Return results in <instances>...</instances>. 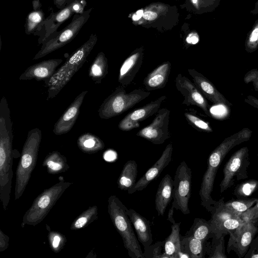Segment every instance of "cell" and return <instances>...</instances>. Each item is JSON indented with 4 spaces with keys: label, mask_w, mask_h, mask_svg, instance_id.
<instances>
[{
    "label": "cell",
    "mask_w": 258,
    "mask_h": 258,
    "mask_svg": "<svg viewBox=\"0 0 258 258\" xmlns=\"http://www.w3.org/2000/svg\"><path fill=\"white\" fill-rule=\"evenodd\" d=\"M245 103L258 109V99L252 95H248L244 99Z\"/></svg>",
    "instance_id": "46"
},
{
    "label": "cell",
    "mask_w": 258,
    "mask_h": 258,
    "mask_svg": "<svg viewBox=\"0 0 258 258\" xmlns=\"http://www.w3.org/2000/svg\"><path fill=\"white\" fill-rule=\"evenodd\" d=\"M143 11L142 10H140L137 11L136 13H135L132 19L134 21H137L139 20L143 15Z\"/></svg>",
    "instance_id": "51"
},
{
    "label": "cell",
    "mask_w": 258,
    "mask_h": 258,
    "mask_svg": "<svg viewBox=\"0 0 258 258\" xmlns=\"http://www.w3.org/2000/svg\"><path fill=\"white\" fill-rule=\"evenodd\" d=\"M127 208L114 195L108 199L107 211L115 228L121 236L123 245L132 258H144L139 241L127 216Z\"/></svg>",
    "instance_id": "4"
},
{
    "label": "cell",
    "mask_w": 258,
    "mask_h": 258,
    "mask_svg": "<svg viewBox=\"0 0 258 258\" xmlns=\"http://www.w3.org/2000/svg\"><path fill=\"white\" fill-rule=\"evenodd\" d=\"M258 233V227L250 221H244L237 228L229 233L227 252L234 251L239 258L244 257L250 242Z\"/></svg>",
    "instance_id": "13"
},
{
    "label": "cell",
    "mask_w": 258,
    "mask_h": 258,
    "mask_svg": "<svg viewBox=\"0 0 258 258\" xmlns=\"http://www.w3.org/2000/svg\"><path fill=\"white\" fill-rule=\"evenodd\" d=\"M71 8L74 14H82L87 5L85 0H71Z\"/></svg>",
    "instance_id": "44"
},
{
    "label": "cell",
    "mask_w": 258,
    "mask_h": 258,
    "mask_svg": "<svg viewBox=\"0 0 258 258\" xmlns=\"http://www.w3.org/2000/svg\"><path fill=\"white\" fill-rule=\"evenodd\" d=\"M41 4L39 0H34L32 2V6L33 10H38L41 9Z\"/></svg>",
    "instance_id": "52"
},
{
    "label": "cell",
    "mask_w": 258,
    "mask_h": 258,
    "mask_svg": "<svg viewBox=\"0 0 258 258\" xmlns=\"http://www.w3.org/2000/svg\"><path fill=\"white\" fill-rule=\"evenodd\" d=\"M257 156H258V153H257Z\"/></svg>",
    "instance_id": "56"
},
{
    "label": "cell",
    "mask_w": 258,
    "mask_h": 258,
    "mask_svg": "<svg viewBox=\"0 0 258 258\" xmlns=\"http://www.w3.org/2000/svg\"><path fill=\"white\" fill-rule=\"evenodd\" d=\"M184 115L188 123L198 130L206 133L213 132V129L208 122L191 113L185 112Z\"/></svg>",
    "instance_id": "39"
},
{
    "label": "cell",
    "mask_w": 258,
    "mask_h": 258,
    "mask_svg": "<svg viewBox=\"0 0 258 258\" xmlns=\"http://www.w3.org/2000/svg\"><path fill=\"white\" fill-rule=\"evenodd\" d=\"M138 173V166L134 160H129L124 165L118 178V187L122 190H128L136 183Z\"/></svg>",
    "instance_id": "26"
},
{
    "label": "cell",
    "mask_w": 258,
    "mask_h": 258,
    "mask_svg": "<svg viewBox=\"0 0 258 258\" xmlns=\"http://www.w3.org/2000/svg\"><path fill=\"white\" fill-rule=\"evenodd\" d=\"M173 180L166 174L161 180L155 196V209L159 216L164 214L166 207L172 199Z\"/></svg>",
    "instance_id": "24"
},
{
    "label": "cell",
    "mask_w": 258,
    "mask_h": 258,
    "mask_svg": "<svg viewBox=\"0 0 258 258\" xmlns=\"http://www.w3.org/2000/svg\"><path fill=\"white\" fill-rule=\"evenodd\" d=\"M187 72L197 88L206 99L216 105L226 106L227 107L232 106V104L203 74L195 69H189Z\"/></svg>",
    "instance_id": "18"
},
{
    "label": "cell",
    "mask_w": 258,
    "mask_h": 258,
    "mask_svg": "<svg viewBox=\"0 0 258 258\" xmlns=\"http://www.w3.org/2000/svg\"><path fill=\"white\" fill-rule=\"evenodd\" d=\"M250 164L248 149L241 148L234 153L223 168L224 177L220 184V192L232 186L236 180L247 178V169Z\"/></svg>",
    "instance_id": "10"
},
{
    "label": "cell",
    "mask_w": 258,
    "mask_h": 258,
    "mask_svg": "<svg viewBox=\"0 0 258 258\" xmlns=\"http://www.w3.org/2000/svg\"><path fill=\"white\" fill-rule=\"evenodd\" d=\"M240 216L244 221H250L258 226V201Z\"/></svg>",
    "instance_id": "41"
},
{
    "label": "cell",
    "mask_w": 258,
    "mask_h": 258,
    "mask_svg": "<svg viewBox=\"0 0 258 258\" xmlns=\"http://www.w3.org/2000/svg\"><path fill=\"white\" fill-rule=\"evenodd\" d=\"M171 64L166 61L159 65L145 78L143 84L148 91L165 87L169 78Z\"/></svg>",
    "instance_id": "23"
},
{
    "label": "cell",
    "mask_w": 258,
    "mask_h": 258,
    "mask_svg": "<svg viewBox=\"0 0 258 258\" xmlns=\"http://www.w3.org/2000/svg\"><path fill=\"white\" fill-rule=\"evenodd\" d=\"M170 113L166 108L159 109L151 123L140 130L136 135L155 145L164 143L170 137L168 130Z\"/></svg>",
    "instance_id": "12"
},
{
    "label": "cell",
    "mask_w": 258,
    "mask_h": 258,
    "mask_svg": "<svg viewBox=\"0 0 258 258\" xmlns=\"http://www.w3.org/2000/svg\"><path fill=\"white\" fill-rule=\"evenodd\" d=\"M48 240L50 247L55 253L60 251L67 242L65 235L59 232L50 230L48 234Z\"/></svg>",
    "instance_id": "37"
},
{
    "label": "cell",
    "mask_w": 258,
    "mask_h": 258,
    "mask_svg": "<svg viewBox=\"0 0 258 258\" xmlns=\"http://www.w3.org/2000/svg\"><path fill=\"white\" fill-rule=\"evenodd\" d=\"M191 1L194 4H196L198 2V0H191Z\"/></svg>",
    "instance_id": "55"
},
{
    "label": "cell",
    "mask_w": 258,
    "mask_h": 258,
    "mask_svg": "<svg viewBox=\"0 0 258 258\" xmlns=\"http://www.w3.org/2000/svg\"><path fill=\"white\" fill-rule=\"evenodd\" d=\"M126 212L135 228L139 241L144 247L150 245L153 240L150 221L132 209L127 208Z\"/></svg>",
    "instance_id": "21"
},
{
    "label": "cell",
    "mask_w": 258,
    "mask_h": 258,
    "mask_svg": "<svg viewBox=\"0 0 258 258\" xmlns=\"http://www.w3.org/2000/svg\"><path fill=\"white\" fill-rule=\"evenodd\" d=\"M164 240L163 241H158L154 244L144 247V251L143 255L144 258L159 257L161 258V249L164 246Z\"/></svg>",
    "instance_id": "40"
},
{
    "label": "cell",
    "mask_w": 258,
    "mask_h": 258,
    "mask_svg": "<svg viewBox=\"0 0 258 258\" xmlns=\"http://www.w3.org/2000/svg\"><path fill=\"white\" fill-rule=\"evenodd\" d=\"M206 242L191 236L181 235V251L187 253L190 258L205 257Z\"/></svg>",
    "instance_id": "27"
},
{
    "label": "cell",
    "mask_w": 258,
    "mask_h": 258,
    "mask_svg": "<svg viewBox=\"0 0 258 258\" xmlns=\"http://www.w3.org/2000/svg\"><path fill=\"white\" fill-rule=\"evenodd\" d=\"M258 198L239 199L224 202V206L233 213L241 215L252 207L257 202Z\"/></svg>",
    "instance_id": "34"
},
{
    "label": "cell",
    "mask_w": 258,
    "mask_h": 258,
    "mask_svg": "<svg viewBox=\"0 0 258 258\" xmlns=\"http://www.w3.org/2000/svg\"><path fill=\"white\" fill-rule=\"evenodd\" d=\"M172 151V144L170 143L167 145L159 159L136 182L135 185L127 190V193L132 194L137 191H141L145 189L151 182L156 179L171 161Z\"/></svg>",
    "instance_id": "17"
},
{
    "label": "cell",
    "mask_w": 258,
    "mask_h": 258,
    "mask_svg": "<svg viewBox=\"0 0 258 258\" xmlns=\"http://www.w3.org/2000/svg\"><path fill=\"white\" fill-rule=\"evenodd\" d=\"M173 209L174 207L173 206H172L171 208H170L168 212L167 218L168 220L172 224L175 223L174 220L173 218Z\"/></svg>",
    "instance_id": "53"
},
{
    "label": "cell",
    "mask_w": 258,
    "mask_h": 258,
    "mask_svg": "<svg viewBox=\"0 0 258 258\" xmlns=\"http://www.w3.org/2000/svg\"><path fill=\"white\" fill-rule=\"evenodd\" d=\"M224 198H222L212 211L210 220L213 235L218 238L225 236L239 227L244 222L238 215L224 206Z\"/></svg>",
    "instance_id": "11"
},
{
    "label": "cell",
    "mask_w": 258,
    "mask_h": 258,
    "mask_svg": "<svg viewBox=\"0 0 258 258\" xmlns=\"http://www.w3.org/2000/svg\"><path fill=\"white\" fill-rule=\"evenodd\" d=\"M87 91H83L78 95L55 122L53 129L56 135L68 133L73 127L78 117L80 109Z\"/></svg>",
    "instance_id": "19"
},
{
    "label": "cell",
    "mask_w": 258,
    "mask_h": 258,
    "mask_svg": "<svg viewBox=\"0 0 258 258\" xmlns=\"http://www.w3.org/2000/svg\"><path fill=\"white\" fill-rule=\"evenodd\" d=\"M186 40L189 44H196L199 41V36L196 33H191L187 36Z\"/></svg>",
    "instance_id": "47"
},
{
    "label": "cell",
    "mask_w": 258,
    "mask_h": 258,
    "mask_svg": "<svg viewBox=\"0 0 258 258\" xmlns=\"http://www.w3.org/2000/svg\"><path fill=\"white\" fill-rule=\"evenodd\" d=\"M97 41V35L92 34L88 40L74 51L56 70L45 84L48 88V99L54 98L83 66Z\"/></svg>",
    "instance_id": "3"
},
{
    "label": "cell",
    "mask_w": 258,
    "mask_h": 258,
    "mask_svg": "<svg viewBox=\"0 0 258 258\" xmlns=\"http://www.w3.org/2000/svg\"><path fill=\"white\" fill-rule=\"evenodd\" d=\"M9 237L0 229V252L6 250L9 245Z\"/></svg>",
    "instance_id": "45"
},
{
    "label": "cell",
    "mask_w": 258,
    "mask_h": 258,
    "mask_svg": "<svg viewBox=\"0 0 258 258\" xmlns=\"http://www.w3.org/2000/svg\"><path fill=\"white\" fill-rule=\"evenodd\" d=\"M191 170L184 161L178 166L173 179L172 206L182 214L190 213L188 202L191 190Z\"/></svg>",
    "instance_id": "9"
},
{
    "label": "cell",
    "mask_w": 258,
    "mask_h": 258,
    "mask_svg": "<svg viewBox=\"0 0 258 258\" xmlns=\"http://www.w3.org/2000/svg\"><path fill=\"white\" fill-rule=\"evenodd\" d=\"M122 86H119L103 102L98 109L102 119H108L119 115L144 100L150 94L149 91L141 89L129 93Z\"/></svg>",
    "instance_id": "7"
},
{
    "label": "cell",
    "mask_w": 258,
    "mask_h": 258,
    "mask_svg": "<svg viewBox=\"0 0 258 258\" xmlns=\"http://www.w3.org/2000/svg\"><path fill=\"white\" fill-rule=\"evenodd\" d=\"M243 81L245 84L251 83L256 91H258V69H252L244 75Z\"/></svg>",
    "instance_id": "42"
},
{
    "label": "cell",
    "mask_w": 258,
    "mask_h": 258,
    "mask_svg": "<svg viewBox=\"0 0 258 258\" xmlns=\"http://www.w3.org/2000/svg\"><path fill=\"white\" fill-rule=\"evenodd\" d=\"M142 53L137 51L128 56L122 63L119 70L118 81L126 87L134 79L142 64Z\"/></svg>",
    "instance_id": "22"
},
{
    "label": "cell",
    "mask_w": 258,
    "mask_h": 258,
    "mask_svg": "<svg viewBox=\"0 0 258 258\" xmlns=\"http://www.w3.org/2000/svg\"><path fill=\"white\" fill-rule=\"evenodd\" d=\"M258 189V181L250 179L238 184L234 188L233 195L239 199L249 198Z\"/></svg>",
    "instance_id": "36"
},
{
    "label": "cell",
    "mask_w": 258,
    "mask_h": 258,
    "mask_svg": "<svg viewBox=\"0 0 258 258\" xmlns=\"http://www.w3.org/2000/svg\"><path fill=\"white\" fill-rule=\"evenodd\" d=\"M41 137L38 128H33L28 133L16 172L15 200L21 197L35 167Z\"/></svg>",
    "instance_id": "5"
},
{
    "label": "cell",
    "mask_w": 258,
    "mask_h": 258,
    "mask_svg": "<svg viewBox=\"0 0 258 258\" xmlns=\"http://www.w3.org/2000/svg\"><path fill=\"white\" fill-rule=\"evenodd\" d=\"M98 207L96 205L90 206L73 221L71 225V230L82 229L97 220L98 218Z\"/></svg>",
    "instance_id": "32"
},
{
    "label": "cell",
    "mask_w": 258,
    "mask_h": 258,
    "mask_svg": "<svg viewBox=\"0 0 258 258\" xmlns=\"http://www.w3.org/2000/svg\"><path fill=\"white\" fill-rule=\"evenodd\" d=\"M250 13L253 15L258 14V0L255 3L253 9L250 12Z\"/></svg>",
    "instance_id": "54"
},
{
    "label": "cell",
    "mask_w": 258,
    "mask_h": 258,
    "mask_svg": "<svg viewBox=\"0 0 258 258\" xmlns=\"http://www.w3.org/2000/svg\"><path fill=\"white\" fill-rule=\"evenodd\" d=\"M175 86L184 97L182 104L187 106H197L200 108L207 116L212 117L210 106L206 98L188 78L180 73L178 74L175 79Z\"/></svg>",
    "instance_id": "15"
},
{
    "label": "cell",
    "mask_w": 258,
    "mask_h": 258,
    "mask_svg": "<svg viewBox=\"0 0 258 258\" xmlns=\"http://www.w3.org/2000/svg\"><path fill=\"white\" fill-rule=\"evenodd\" d=\"M70 0H53V4L59 9L64 8Z\"/></svg>",
    "instance_id": "49"
},
{
    "label": "cell",
    "mask_w": 258,
    "mask_h": 258,
    "mask_svg": "<svg viewBox=\"0 0 258 258\" xmlns=\"http://www.w3.org/2000/svg\"><path fill=\"white\" fill-rule=\"evenodd\" d=\"M74 13L71 8V0L62 9L57 12H51L45 18L34 32L38 36V43L42 44L55 36L59 27L70 18Z\"/></svg>",
    "instance_id": "14"
},
{
    "label": "cell",
    "mask_w": 258,
    "mask_h": 258,
    "mask_svg": "<svg viewBox=\"0 0 258 258\" xmlns=\"http://www.w3.org/2000/svg\"><path fill=\"white\" fill-rule=\"evenodd\" d=\"M12 122L7 101L0 102V200L4 210L8 206L12 188L13 172Z\"/></svg>",
    "instance_id": "1"
},
{
    "label": "cell",
    "mask_w": 258,
    "mask_h": 258,
    "mask_svg": "<svg viewBox=\"0 0 258 258\" xmlns=\"http://www.w3.org/2000/svg\"><path fill=\"white\" fill-rule=\"evenodd\" d=\"M245 50L248 53L254 52L258 48V19L249 32L245 41Z\"/></svg>",
    "instance_id": "38"
},
{
    "label": "cell",
    "mask_w": 258,
    "mask_h": 258,
    "mask_svg": "<svg viewBox=\"0 0 258 258\" xmlns=\"http://www.w3.org/2000/svg\"><path fill=\"white\" fill-rule=\"evenodd\" d=\"M62 61L60 58H52L34 64L29 67L21 75L19 80L35 79L38 81H44L46 84Z\"/></svg>",
    "instance_id": "20"
},
{
    "label": "cell",
    "mask_w": 258,
    "mask_h": 258,
    "mask_svg": "<svg viewBox=\"0 0 258 258\" xmlns=\"http://www.w3.org/2000/svg\"><path fill=\"white\" fill-rule=\"evenodd\" d=\"M45 18L44 13L41 9L30 12L26 18L25 33L27 35L33 34Z\"/></svg>",
    "instance_id": "35"
},
{
    "label": "cell",
    "mask_w": 258,
    "mask_h": 258,
    "mask_svg": "<svg viewBox=\"0 0 258 258\" xmlns=\"http://www.w3.org/2000/svg\"><path fill=\"white\" fill-rule=\"evenodd\" d=\"M92 8L85 11L82 14H75L70 23L54 37L42 44L40 49L34 56L33 59H38L63 47L72 40L79 33L90 17Z\"/></svg>",
    "instance_id": "8"
},
{
    "label": "cell",
    "mask_w": 258,
    "mask_h": 258,
    "mask_svg": "<svg viewBox=\"0 0 258 258\" xmlns=\"http://www.w3.org/2000/svg\"><path fill=\"white\" fill-rule=\"evenodd\" d=\"M73 183L62 180L44 190L34 200L31 206L25 212L22 226H36L47 215L64 191Z\"/></svg>",
    "instance_id": "6"
},
{
    "label": "cell",
    "mask_w": 258,
    "mask_h": 258,
    "mask_svg": "<svg viewBox=\"0 0 258 258\" xmlns=\"http://www.w3.org/2000/svg\"><path fill=\"white\" fill-rule=\"evenodd\" d=\"M244 258H258V235L250 243Z\"/></svg>",
    "instance_id": "43"
},
{
    "label": "cell",
    "mask_w": 258,
    "mask_h": 258,
    "mask_svg": "<svg viewBox=\"0 0 258 258\" xmlns=\"http://www.w3.org/2000/svg\"><path fill=\"white\" fill-rule=\"evenodd\" d=\"M252 131L244 127L240 131L225 138L210 155L208 160V166L201 184L199 195L201 205L207 211L211 213L217 202L214 200L211 194L216 173L223 160L228 153L235 146L247 141L251 137Z\"/></svg>",
    "instance_id": "2"
},
{
    "label": "cell",
    "mask_w": 258,
    "mask_h": 258,
    "mask_svg": "<svg viewBox=\"0 0 258 258\" xmlns=\"http://www.w3.org/2000/svg\"><path fill=\"white\" fill-rule=\"evenodd\" d=\"M77 145L84 153L94 154L104 149L105 144L98 136L90 133L80 135L77 139Z\"/></svg>",
    "instance_id": "29"
},
{
    "label": "cell",
    "mask_w": 258,
    "mask_h": 258,
    "mask_svg": "<svg viewBox=\"0 0 258 258\" xmlns=\"http://www.w3.org/2000/svg\"><path fill=\"white\" fill-rule=\"evenodd\" d=\"M107 59L103 52L95 57L90 68L89 76L96 84L100 83L108 74Z\"/></svg>",
    "instance_id": "31"
},
{
    "label": "cell",
    "mask_w": 258,
    "mask_h": 258,
    "mask_svg": "<svg viewBox=\"0 0 258 258\" xmlns=\"http://www.w3.org/2000/svg\"><path fill=\"white\" fill-rule=\"evenodd\" d=\"M115 155V153L112 150H108L104 154V158L106 161H111L113 160Z\"/></svg>",
    "instance_id": "50"
},
{
    "label": "cell",
    "mask_w": 258,
    "mask_h": 258,
    "mask_svg": "<svg viewBox=\"0 0 258 258\" xmlns=\"http://www.w3.org/2000/svg\"><path fill=\"white\" fill-rule=\"evenodd\" d=\"M181 222L173 223L170 234L165 239L164 252L161 258H178L181 251L180 225Z\"/></svg>",
    "instance_id": "25"
},
{
    "label": "cell",
    "mask_w": 258,
    "mask_h": 258,
    "mask_svg": "<svg viewBox=\"0 0 258 258\" xmlns=\"http://www.w3.org/2000/svg\"><path fill=\"white\" fill-rule=\"evenodd\" d=\"M143 17L146 20L152 21L157 18V14L155 12L148 11L144 12Z\"/></svg>",
    "instance_id": "48"
},
{
    "label": "cell",
    "mask_w": 258,
    "mask_h": 258,
    "mask_svg": "<svg viewBox=\"0 0 258 258\" xmlns=\"http://www.w3.org/2000/svg\"><path fill=\"white\" fill-rule=\"evenodd\" d=\"M166 99L163 95L149 103L127 114L119 122L118 127L122 131H129L139 127L140 122L156 114L162 102Z\"/></svg>",
    "instance_id": "16"
},
{
    "label": "cell",
    "mask_w": 258,
    "mask_h": 258,
    "mask_svg": "<svg viewBox=\"0 0 258 258\" xmlns=\"http://www.w3.org/2000/svg\"><path fill=\"white\" fill-rule=\"evenodd\" d=\"M224 236L218 238L213 235L211 242H206L205 253L209 258H227Z\"/></svg>",
    "instance_id": "33"
},
{
    "label": "cell",
    "mask_w": 258,
    "mask_h": 258,
    "mask_svg": "<svg viewBox=\"0 0 258 258\" xmlns=\"http://www.w3.org/2000/svg\"><path fill=\"white\" fill-rule=\"evenodd\" d=\"M185 235L207 242L209 238L213 236L210 220L207 221L203 218H196Z\"/></svg>",
    "instance_id": "30"
},
{
    "label": "cell",
    "mask_w": 258,
    "mask_h": 258,
    "mask_svg": "<svg viewBox=\"0 0 258 258\" xmlns=\"http://www.w3.org/2000/svg\"><path fill=\"white\" fill-rule=\"evenodd\" d=\"M42 166L46 167L47 172L51 174L64 172L70 168L66 157L57 151L49 153L46 155Z\"/></svg>",
    "instance_id": "28"
}]
</instances>
